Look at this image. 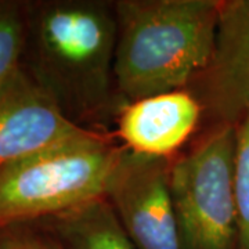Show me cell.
Returning <instances> with one entry per match:
<instances>
[{
  "label": "cell",
  "mask_w": 249,
  "mask_h": 249,
  "mask_svg": "<svg viewBox=\"0 0 249 249\" xmlns=\"http://www.w3.org/2000/svg\"><path fill=\"white\" fill-rule=\"evenodd\" d=\"M235 126L211 127L170 162V194L183 249H238Z\"/></svg>",
  "instance_id": "277c9868"
},
{
  "label": "cell",
  "mask_w": 249,
  "mask_h": 249,
  "mask_svg": "<svg viewBox=\"0 0 249 249\" xmlns=\"http://www.w3.org/2000/svg\"><path fill=\"white\" fill-rule=\"evenodd\" d=\"M116 34L114 1H25L21 67L70 121L104 132L126 106L114 76Z\"/></svg>",
  "instance_id": "6da1fadb"
},
{
  "label": "cell",
  "mask_w": 249,
  "mask_h": 249,
  "mask_svg": "<svg viewBox=\"0 0 249 249\" xmlns=\"http://www.w3.org/2000/svg\"><path fill=\"white\" fill-rule=\"evenodd\" d=\"M234 194L238 216V249H249V111L235 124Z\"/></svg>",
  "instance_id": "8fae6325"
},
{
  "label": "cell",
  "mask_w": 249,
  "mask_h": 249,
  "mask_svg": "<svg viewBox=\"0 0 249 249\" xmlns=\"http://www.w3.org/2000/svg\"><path fill=\"white\" fill-rule=\"evenodd\" d=\"M0 249H40V235L31 231L25 224L1 227Z\"/></svg>",
  "instance_id": "7c38bea8"
},
{
  "label": "cell",
  "mask_w": 249,
  "mask_h": 249,
  "mask_svg": "<svg viewBox=\"0 0 249 249\" xmlns=\"http://www.w3.org/2000/svg\"><path fill=\"white\" fill-rule=\"evenodd\" d=\"M216 126H235L249 111V0H222L213 55L187 88Z\"/></svg>",
  "instance_id": "8992f818"
},
{
  "label": "cell",
  "mask_w": 249,
  "mask_h": 249,
  "mask_svg": "<svg viewBox=\"0 0 249 249\" xmlns=\"http://www.w3.org/2000/svg\"><path fill=\"white\" fill-rule=\"evenodd\" d=\"M19 67L0 86V166L85 133Z\"/></svg>",
  "instance_id": "52a82bcc"
},
{
  "label": "cell",
  "mask_w": 249,
  "mask_h": 249,
  "mask_svg": "<svg viewBox=\"0 0 249 249\" xmlns=\"http://www.w3.org/2000/svg\"><path fill=\"white\" fill-rule=\"evenodd\" d=\"M204 111L188 89L140 98L124 106L115 134L129 151L172 160L198 127Z\"/></svg>",
  "instance_id": "ba28073f"
},
{
  "label": "cell",
  "mask_w": 249,
  "mask_h": 249,
  "mask_svg": "<svg viewBox=\"0 0 249 249\" xmlns=\"http://www.w3.org/2000/svg\"><path fill=\"white\" fill-rule=\"evenodd\" d=\"M40 249H64L58 241H55L50 235H40Z\"/></svg>",
  "instance_id": "4fadbf2b"
},
{
  "label": "cell",
  "mask_w": 249,
  "mask_h": 249,
  "mask_svg": "<svg viewBox=\"0 0 249 249\" xmlns=\"http://www.w3.org/2000/svg\"><path fill=\"white\" fill-rule=\"evenodd\" d=\"M40 222L64 249H137L106 196Z\"/></svg>",
  "instance_id": "9c48e42d"
},
{
  "label": "cell",
  "mask_w": 249,
  "mask_h": 249,
  "mask_svg": "<svg viewBox=\"0 0 249 249\" xmlns=\"http://www.w3.org/2000/svg\"><path fill=\"white\" fill-rule=\"evenodd\" d=\"M170 162L124 148L109 180L106 198L137 249H183L170 194Z\"/></svg>",
  "instance_id": "5b68a950"
},
{
  "label": "cell",
  "mask_w": 249,
  "mask_h": 249,
  "mask_svg": "<svg viewBox=\"0 0 249 249\" xmlns=\"http://www.w3.org/2000/svg\"><path fill=\"white\" fill-rule=\"evenodd\" d=\"M124 151L104 132L67 142L0 168V229L27 224L106 196Z\"/></svg>",
  "instance_id": "3957f363"
},
{
  "label": "cell",
  "mask_w": 249,
  "mask_h": 249,
  "mask_svg": "<svg viewBox=\"0 0 249 249\" xmlns=\"http://www.w3.org/2000/svg\"><path fill=\"white\" fill-rule=\"evenodd\" d=\"M222 0H116L114 76L124 104L187 89L213 55Z\"/></svg>",
  "instance_id": "7a4b0ae2"
},
{
  "label": "cell",
  "mask_w": 249,
  "mask_h": 249,
  "mask_svg": "<svg viewBox=\"0 0 249 249\" xmlns=\"http://www.w3.org/2000/svg\"><path fill=\"white\" fill-rule=\"evenodd\" d=\"M0 168H1V166H0Z\"/></svg>",
  "instance_id": "5bb4252c"
},
{
  "label": "cell",
  "mask_w": 249,
  "mask_h": 249,
  "mask_svg": "<svg viewBox=\"0 0 249 249\" xmlns=\"http://www.w3.org/2000/svg\"><path fill=\"white\" fill-rule=\"evenodd\" d=\"M25 43V1L0 0V86L21 67Z\"/></svg>",
  "instance_id": "30bf717a"
}]
</instances>
